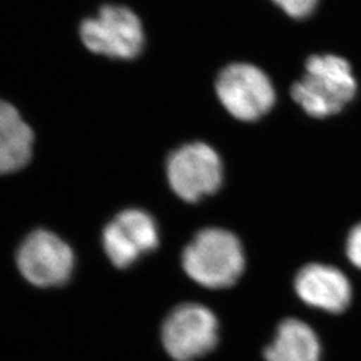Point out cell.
Segmentation results:
<instances>
[{"label":"cell","mask_w":361,"mask_h":361,"mask_svg":"<svg viewBox=\"0 0 361 361\" xmlns=\"http://www.w3.org/2000/svg\"><path fill=\"white\" fill-rule=\"evenodd\" d=\"M357 94V80L348 61L336 54H316L305 63L290 95L308 116L328 118L343 111Z\"/></svg>","instance_id":"obj_1"},{"label":"cell","mask_w":361,"mask_h":361,"mask_svg":"<svg viewBox=\"0 0 361 361\" xmlns=\"http://www.w3.org/2000/svg\"><path fill=\"white\" fill-rule=\"evenodd\" d=\"M83 47L94 55L116 61H133L146 46L141 18L123 4H104L78 27Z\"/></svg>","instance_id":"obj_2"},{"label":"cell","mask_w":361,"mask_h":361,"mask_svg":"<svg viewBox=\"0 0 361 361\" xmlns=\"http://www.w3.org/2000/svg\"><path fill=\"white\" fill-rule=\"evenodd\" d=\"M182 267L197 284L209 289L229 288L245 268L244 249L232 232L209 228L197 233L185 247Z\"/></svg>","instance_id":"obj_3"},{"label":"cell","mask_w":361,"mask_h":361,"mask_svg":"<svg viewBox=\"0 0 361 361\" xmlns=\"http://www.w3.org/2000/svg\"><path fill=\"white\" fill-rule=\"evenodd\" d=\"M216 94L226 111L244 122L257 121L276 102L271 78L257 66L246 62H234L219 71Z\"/></svg>","instance_id":"obj_4"},{"label":"cell","mask_w":361,"mask_h":361,"mask_svg":"<svg viewBox=\"0 0 361 361\" xmlns=\"http://www.w3.org/2000/svg\"><path fill=\"white\" fill-rule=\"evenodd\" d=\"M16 267L25 280L38 288L67 284L75 267L71 246L47 229L28 233L16 250Z\"/></svg>","instance_id":"obj_5"},{"label":"cell","mask_w":361,"mask_h":361,"mask_svg":"<svg viewBox=\"0 0 361 361\" xmlns=\"http://www.w3.org/2000/svg\"><path fill=\"white\" fill-rule=\"evenodd\" d=\"M166 173L170 188L186 202H198L216 193L224 168L217 152L204 142L183 145L169 155Z\"/></svg>","instance_id":"obj_6"},{"label":"cell","mask_w":361,"mask_h":361,"mask_svg":"<svg viewBox=\"0 0 361 361\" xmlns=\"http://www.w3.org/2000/svg\"><path fill=\"white\" fill-rule=\"evenodd\" d=\"M162 344L176 361H194L219 343V322L201 304H182L169 313L162 325Z\"/></svg>","instance_id":"obj_7"},{"label":"cell","mask_w":361,"mask_h":361,"mask_svg":"<svg viewBox=\"0 0 361 361\" xmlns=\"http://www.w3.org/2000/svg\"><path fill=\"white\" fill-rule=\"evenodd\" d=\"M102 244L113 265L129 268L159 244L157 222L145 210L126 209L106 225Z\"/></svg>","instance_id":"obj_8"},{"label":"cell","mask_w":361,"mask_h":361,"mask_svg":"<svg viewBox=\"0 0 361 361\" xmlns=\"http://www.w3.org/2000/svg\"><path fill=\"white\" fill-rule=\"evenodd\" d=\"M297 296L312 308L341 313L352 300L348 277L335 267L310 264L297 273L295 280Z\"/></svg>","instance_id":"obj_9"},{"label":"cell","mask_w":361,"mask_h":361,"mask_svg":"<svg viewBox=\"0 0 361 361\" xmlns=\"http://www.w3.org/2000/svg\"><path fill=\"white\" fill-rule=\"evenodd\" d=\"M34 153V131L13 104L0 99V174L26 168Z\"/></svg>","instance_id":"obj_10"},{"label":"cell","mask_w":361,"mask_h":361,"mask_svg":"<svg viewBox=\"0 0 361 361\" xmlns=\"http://www.w3.org/2000/svg\"><path fill=\"white\" fill-rule=\"evenodd\" d=\"M267 361H320L322 344L308 324L286 319L279 325L273 343L265 349Z\"/></svg>","instance_id":"obj_11"},{"label":"cell","mask_w":361,"mask_h":361,"mask_svg":"<svg viewBox=\"0 0 361 361\" xmlns=\"http://www.w3.org/2000/svg\"><path fill=\"white\" fill-rule=\"evenodd\" d=\"M281 13L295 20H304L312 16L320 0H271Z\"/></svg>","instance_id":"obj_12"},{"label":"cell","mask_w":361,"mask_h":361,"mask_svg":"<svg viewBox=\"0 0 361 361\" xmlns=\"http://www.w3.org/2000/svg\"><path fill=\"white\" fill-rule=\"evenodd\" d=\"M345 252L352 265L361 271V222L349 232Z\"/></svg>","instance_id":"obj_13"}]
</instances>
